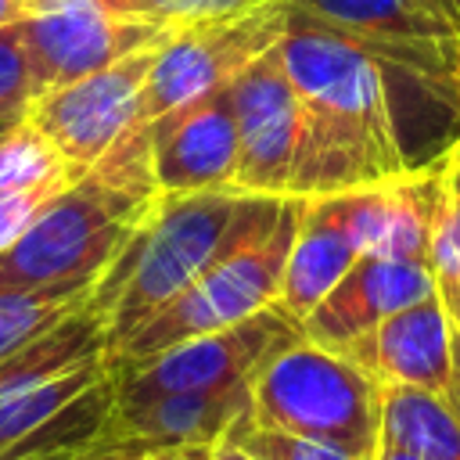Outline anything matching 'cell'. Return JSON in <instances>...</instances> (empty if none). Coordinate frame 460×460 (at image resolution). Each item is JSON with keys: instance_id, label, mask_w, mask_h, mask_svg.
I'll return each instance as SVG.
<instances>
[{"instance_id": "5b68a950", "label": "cell", "mask_w": 460, "mask_h": 460, "mask_svg": "<svg viewBox=\"0 0 460 460\" xmlns=\"http://www.w3.org/2000/svg\"><path fill=\"white\" fill-rule=\"evenodd\" d=\"M305 198H284L280 212L226 248L187 291H180L165 309H158L137 334H129L115 352H108V370L144 363L187 338L234 327L277 302L288 252L298 234Z\"/></svg>"}, {"instance_id": "836d02e7", "label": "cell", "mask_w": 460, "mask_h": 460, "mask_svg": "<svg viewBox=\"0 0 460 460\" xmlns=\"http://www.w3.org/2000/svg\"><path fill=\"white\" fill-rule=\"evenodd\" d=\"M7 126H14V122H0V137H4V133H7Z\"/></svg>"}, {"instance_id": "d4e9b609", "label": "cell", "mask_w": 460, "mask_h": 460, "mask_svg": "<svg viewBox=\"0 0 460 460\" xmlns=\"http://www.w3.org/2000/svg\"><path fill=\"white\" fill-rule=\"evenodd\" d=\"M72 180H54V183H36V187H14V190H0V252L11 248L25 230L29 223L43 212V205L61 190L68 187Z\"/></svg>"}, {"instance_id": "cb8c5ba5", "label": "cell", "mask_w": 460, "mask_h": 460, "mask_svg": "<svg viewBox=\"0 0 460 460\" xmlns=\"http://www.w3.org/2000/svg\"><path fill=\"white\" fill-rule=\"evenodd\" d=\"M32 97H36L32 65H29V54L18 36V22H14L0 29V122L25 119Z\"/></svg>"}, {"instance_id": "3957f363", "label": "cell", "mask_w": 460, "mask_h": 460, "mask_svg": "<svg viewBox=\"0 0 460 460\" xmlns=\"http://www.w3.org/2000/svg\"><path fill=\"white\" fill-rule=\"evenodd\" d=\"M147 122L115 140L97 165L61 187L29 230L0 252V291L97 284L158 198Z\"/></svg>"}, {"instance_id": "5bb4252c", "label": "cell", "mask_w": 460, "mask_h": 460, "mask_svg": "<svg viewBox=\"0 0 460 460\" xmlns=\"http://www.w3.org/2000/svg\"><path fill=\"white\" fill-rule=\"evenodd\" d=\"M341 356L370 374L381 388L406 385L446 395L453 370V320L442 298L431 291L349 341Z\"/></svg>"}, {"instance_id": "1f68e13d", "label": "cell", "mask_w": 460, "mask_h": 460, "mask_svg": "<svg viewBox=\"0 0 460 460\" xmlns=\"http://www.w3.org/2000/svg\"><path fill=\"white\" fill-rule=\"evenodd\" d=\"M201 449H169V453H155V460H198Z\"/></svg>"}, {"instance_id": "484cf974", "label": "cell", "mask_w": 460, "mask_h": 460, "mask_svg": "<svg viewBox=\"0 0 460 460\" xmlns=\"http://www.w3.org/2000/svg\"><path fill=\"white\" fill-rule=\"evenodd\" d=\"M151 456L155 453H147V449H140L133 442H108V438H101L93 449H86V453H79L72 460H151Z\"/></svg>"}, {"instance_id": "4dcf8cb0", "label": "cell", "mask_w": 460, "mask_h": 460, "mask_svg": "<svg viewBox=\"0 0 460 460\" xmlns=\"http://www.w3.org/2000/svg\"><path fill=\"white\" fill-rule=\"evenodd\" d=\"M428 7H435L446 22H453L456 29H460V0H424Z\"/></svg>"}, {"instance_id": "d6a6232c", "label": "cell", "mask_w": 460, "mask_h": 460, "mask_svg": "<svg viewBox=\"0 0 460 460\" xmlns=\"http://www.w3.org/2000/svg\"><path fill=\"white\" fill-rule=\"evenodd\" d=\"M377 460H417V456H410V453H395V449H381Z\"/></svg>"}, {"instance_id": "4fadbf2b", "label": "cell", "mask_w": 460, "mask_h": 460, "mask_svg": "<svg viewBox=\"0 0 460 460\" xmlns=\"http://www.w3.org/2000/svg\"><path fill=\"white\" fill-rule=\"evenodd\" d=\"M435 291L428 259H385L359 255L349 273L323 295V302L302 320V338L341 352L349 341L377 327L385 316Z\"/></svg>"}, {"instance_id": "7c38bea8", "label": "cell", "mask_w": 460, "mask_h": 460, "mask_svg": "<svg viewBox=\"0 0 460 460\" xmlns=\"http://www.w3.org/2000/svg\"><path fill=\"white\" fill-rule=\"evenodd\" d=\"M147 133L151 165L162 194L234 187L237 115L230 83L158 115L155 122H147Z\"/></svg>"}, {"instance_id": "f546056e", "label": "cell", "mask_w": 460, "mask_h": 460, "mask_svg": "<svg viewBox=\"0 0 460 460\" xmlns=\"http://www.w3.org/2000/svg\"><path fill=\"white\" fill-rule=\"evenodd\" d=\"M435 295L442 298V305H446V313L453 320V331H460V284H453L446 291H435Z\"/></svg>"}, {"instance_id": "83f0119b", "label": "cell", "mask_w": 460, "mask_h": 460, "mask_svg": "<svg viewBox=\"0 0 460 460\" xmlns=\"http://www.w3.org/2000/svg\"><path fill=\"white\" fill-rule=\"evenodd\" d=\"M198 460H255V456H248L241 446H234L230 438H223V442H216V446L201 449V453H198Z\"/></svg>"}, {"instance_id": "7402d4cb", "label": "cell", "mask_w": 460, "mask_h": 460, "mask_svg": "<svg viewBox=\"0 0 460 460\" xmlns=\"http://www.w3.org/2000/svg\"><path fill=\"white\" fill-rule=\"evenodd\" d=\"M93 4L108 14H115V18L183 29V25H194V22L241 14V11H252V7L270 4V0H93Z\"/></svg>"}, {"instance_id": "603a6c76", "label": "cell", "mask_w": 460, "mask_h": 460, "mask_svg": "<svg viewBox=\"0 0 460 460\" xmlns=\"http://www.w3.org/2000/svg\"><path fill=\"white\" fill-rule=\"evenodd\" d=\"M226 438L255 460H356V456H349L334 446L298 438V435H288V431H273V428H259L252 417L237 420Z\"/></svg>"}, {"instance_id": "9c48e42d", "label": "cell", "mask_w": 460, "mask_h": 460, "mask_svg": "<svg viewBox=\"0 0 460 460\" xmlns=\"http://www.w3.org/2000/svg\"><path fill=\"white\" fill-rule=\"evenodd\" d=\"M158 47L137 50L75 83L50 86L29 101L25 119L58 147L75 176L101 162V155L140 126V93Z\"/></svg>"}, {"instance_id": "ba28073f", "label": "cell", "mask_w": 460, "mask_h": 460, "mask_svg": "<svg viewBox=\"0 0 460 460\" xmlns=\"http://www.w3.org/2000/svg\"><path fill=\"white\" fill-rule=\"evenodd\" d=\"M298 334L302 327L270 305L234 327L187 338L144 363L111 370L115 402H137V399L180 395V392H226L248 385L262 367V359Z\"/></svg>"}, {"instance_id": "d6986e66", "label": "cell", "mask_w": 460, "mask_h": 460, "mask_svg": "<svg viewBox=\"0 0 460 460\" xmlns=\"http://www.w3.org/2000/svg\"><path fill=\"white\" fill-rule=\"evenodd\" d=\"M90 284H47L0 291V359L25 349L90 298Z\"/></svg>"}, {"instance_id": "7a4b0ae2", "label": "cell", "mask_w": 460, "mask_h": 460, "mask_svg": "<svg viewBox=\"0 0 460 460\" xmlns=\"http://www.w3.org/2000/svg\"><path fill=\"white\" fill-rule=\"evenodd\" d=\"M280 205L284 198L234 187L158 194L90 291V305L104 316L108 352L187 291L226 248L266 226Z\"/></svg>"}, {"instance_id": "8fae6325", "label": "cell", "mask_w": 460, "mask_h": 460, "mask_svg": "<svg viewBox=\"0 0 460 460\" xmlns=\"http://www.w3.org/2000/svg\"><path fill=\"white\" fill-rule=\"evenodd\" d=\"M237 115V194L291 198V180L302 151V101L291 72L273 43L230 79Z\"/></svg>"}, {"instance_id": "277c9868", "label": "cell", "mask_w": 460, "mask_h": 460, "mask_svg": "<svg viewBox=\"0 0 460 460\" xmlns=\"http://www.w3.org/2000/svg\"><path fill=\"white\" fill-rule=\"evenodd\" d=\"M252 420L334 446L356 460L381 453V385L341 352L302 334L273 349L252 377Z\"/></svg>"}, {"instance_id": "ac0fdd59", "label": "cell", "mask_w": 460, "mask_h": 460, "mask_svg": "<svg viewBox=\"0 0 460 460\" xmlns=\"http://www.w3.org/2000/svg\"><path fill=\"white\" fill-rule=\"evenodd\" d=\"M111 410H115V377L108 370L97 385L79 392L68 406H61L40 428H32L29 435L0 449V460H72L104 438Z\"/></svg>"}, {"instance_id": "44dd1931", "label": "cell", "mask_w": 460, "mask_h": 460, "mask_svg": "<svg viewBox=\"0 0 460 460\" xmlns=\"http://www.w3.org/2000/svg\"><path fill=\"white\" fill-rule=\"evenodd\" d=\"M442 162V194H438V212L431 226V248H428V266L435 277V291H446L460 284V137Z\"/></svg>"}, {"instance_id": "e0dca14e", "label": "cell", "mask_w": 460, "mask_h": 460, "mask_svg": "<svg viewBox=\"0 0 460 460\" xmlns=\"http://www.w3.org/2000/svg\"><path fill=\"white\" fill-rule=\"evenodd\" d=\"M381 449L410 453L417 460H460V417L438 392L385 385Z\"/></svg>"}, {"instance_id": "4316f807", "label": "cell", "mask_w": 460, "mask_h": 460, "mask_svg": "<svg viewBox=\"0 0 460 460\" xmlns=\"http://www.w3.org/2000/svg\"><path fill=\"white\" fill-rule=\"evenodd\" d=\"M446 399L460 417V331H453V370H449V385H446Z\"/></svg>"}, {"instance_id": "f1b7e54d", "label": "cell", "mask_w": 460, "mask_h": 460, "mask_svg": "<svg viewBox=\"0 0 460 460\" xmlns=\"http://www.w3.org/2000/svg\"><path fill=\"white\" fill-rule=\"evenodd\" d=\"M25 14H29V0H0V29L22 22Z\"/></svg>"}, {"instance_id": "6da1fadb", "label": "cell", "mask_w": 460, "mask_h": 460, "mask_svg": "<svg viewBox=\"0 0 460 460\" xmlns=\"http://www.w3.org/2000/svg\"><path fill=\"white\" fill-rule=\"evenodd\" d=\"M277 47L302 101L291 198L374 187L413 169L402 151L388 72L374 54L313 25L291 4Z\"/></svg>"}, {"instance_id": "8992f818", "label": "cell", "mask_w": 460, "mask_h": 460, "mask_svg": "<svg viewBox=\"0 0 460 460\" xmlns=\"http://www.w3.org/2000/svg\"><path fill=\"white\" fill-rule=\"evenodd\" d=\"M313 25L363 47L385 72L460 93V29L424 0H288Z\"/></svg>"}, {"instance_id": "30bf717a", "label": "cell", "mask_w": 460, "mask_h": 460, "mask_svg": "<svg viewBox=\"0 0 460 460\" xmlns=\"http://www.w3.org/2000/svg\"><path fill=\"white\" fill-rule=\"evenodd\" d=\"M176 29L155 22L115 18L93 0H29L18 22L36 93L101 72L137 50L162 47Z\"/></svg>"}, {"instance_id": "ffe728a7", "label": "cell", "mask_w": 460, "mask_h": 460, "mask_svg": "<svg viewBox=\"0 0 460 460\" xmlns=\"http://www.w3.org/2000/svg\"><path fill=\"white\" fill-rule=\"evenodd\" d=\"M54 180H75V172L58 155V147L29 119L7 126V133L0 137V190L36 187Z\"/></svg>"}, {"instance_id": "52a82bcc", "label": "cell", "mask_w": 460, "mask_h": 460, "mask_svg": "<svg viewBox=\"0 0 460 460\" xmlns=\"http://www.w3.org/2000/svg\"><path fill=\"white\" fill-rule=\"evenodd\" d=\"M288 29V0H270L241 14L208 18L176 29L155 54L140 93V122L226 86L241 68L266 54Z\"/></svg>"}, {"instance_id": "2e32d148", "label": "cell", "mask_w": 460, "mask_h": 460, "mask_svg": "<svg viewBox=\"0 0 460 460\" xmlns=\"http://www.w3.org/2000/svg\"><path fill=\"white\" fill-rule=\"evenodd\" d=\"M356 259H359V244L345 223L338 194L305 198L273 309L302 327V320L323 302V295L349 273Z\"/></svg>"}, {"instance_id": "9a60e30c", "label": "cell", "mask_w": 460, "mask_h": 460, "mask_svg": "<svg viewBox=\"0 0 460 460\" xmlns=\"http://www.w3.org/2000/svg\"><path fill=\"white\" fill-rule=\"evenodd\" d=\"M252 417V381L226 392H180L137 402H115L104 428L108 442H133L147 453L208 449Z\"/></svg>"}]
</instances>
